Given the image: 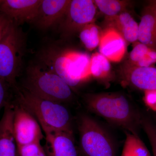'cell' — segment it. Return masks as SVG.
<instances>
[{"label":"cell","mask_w":156,"mask_h":156,"mask_svg":"<svg viewBox=\"0 0 156 156\" xmlns=\"http://www.w3.org/2000/svg\"><path fill=\"white\" fill-rule=\"evenodd\" d=\"M84 100L87 108L112 125L138 135L140 116L133 104L122 93L88 94Z\"/></svg>","instance_id":"1"},{"label":"cell","mask_w":156,"mask_h":156,"mask_svg":"<svg viewBox=\"0 0 156 156\" xmlns=\"http://www.w3.org/2000/svg\"><path fill=\"white\" fill-rule=\"evenodd\" d=\"M14 91L17 96L15 101L35 117L44 133H73L70 114L62 103L41 98L18 87Z\"/></svg>","instance_id":"2"},{"label":"cell","mask_w":156,"mask_h":156,"mask_svg":"<svg viewBox=\"0 0 156 156\" xmlns=\"http://www.w3.org/2000/svg\"><path fill=\"white\" fill-rule=\"evenodd\" d=\"M23 87L35 96L62 103L73 98L71 87L60 76L38 65L27 69Z\"/></svg>","instance_id":"3"},{"label":"cell","mask_w":156,"mask_h":156,"mask_svg":"<svg viewBox=\"0 0 156 156\" xmlns=\"http://www.w3.org/2000/svg\"><path fill=\"white\" fill-rule=\"evenodd\" d=\"M82 156H116V149L111 135L96 120L83 115L78 121Z\"/></svg>","instance_id":"4"},{"label":"cell","mask_w":156,"mask_h":156,"mask_svg":"<svg viewBox=\"0 0 156 156\" xmlns=\"http://www.w3.org/2000/svg\"><path fill=\"white\" fill-rule=\"evenodd\" d=\"M23 35L18 26L13 23L0 42V79L13 90L17 89V78L22 63Z\"/></svg>","instance_id":"5"},{"label":"cell","mask_w":156,"mask_h":156,"mask_svg":"<svg viewBox=\"0 0 156 156\" xmlns=\"http://www.w3.org/2000/svg\"><path fill=\"white\" fill-rule=\"evenodd\" d=\"M97 7L92 0H71L65 16L59 24L62 35L67 37L84 26L95 22Z\"/></svg>","instance_id":"6"},{"label":"cell","mask_w":156,"mask_h":156,"mask_svg":"<svg viewBox=\"0 0 156 156\" xmlns=\"http://www.w3.org/2000/svg\"><path fill=\"white\" fill-rule=\"evenodd\" d=\"M12 103L14 109L13 130L17 146L41 142L44 136L38 122L16 101Z\"/></svg>","instance_id":"7"},{"label":"cell","mask_w":156,"mask_h":156,"mask_svg":"<svg viewBox=\"0 0 156 156\" xmlns=\"http://www.w3.org/2000/svg\"><path fill=\"white\" fill-rule=\"evenodd\" d=\"M123 83L136 89L156 90V68L153 66L139 67L125 62L119 70Z\"/></svg>","instance_id":"8"},{"label":"cell","mask_w":156,"mask_h":156,"mask_svg":"<svg viewBox=\"0 0 156 156\" xmlns=\"http://www.w3.org/2000/svg\"><path fill=\"white\" fill-rule=\"evenodd\" d=\"M42 0H0V12L17 26L33 23Z\"/></svg>","instance_id":"9"},{"label":"cell","mask_w":156,"mask_h":156,"mask_svg":"<svg viewBox=\"0 0 156 156\" xmlns=\"http://www.w3.org/2000/svg\"><path fill=\"white\" fill-rule=\"evenodd\" d=\"M70 2L71 0H42L34 23L42 29L60 24Z\"/></svg>","instance_id":"10"},{"label":"cell","mask_w":156,"mask_h":156,"mask_svg":"<svg viewBox=\"0 0 156 156\" xmlns=\"http://www.w3.org/2000/svg\"><path fill=\"white\" fill-rule=\"evenodd\" d=\"M44 133L45 150L48 156H81L76 146L73 133L51 131Z\"/></svg>","instance_id":"11"},{"label":"cell","mask_w":156,"mask_h":156,"mask_svg":"<svg viewBox=\"0 0 156 156\" xmlns=\"http://www.w3.org/2000/svg\"><path fill=\"white\" fill-rule=\"evenodd\" d=\"M127 43L116 30L105 28L102 31L99 43V53L109 61L119 62L126 54Z\"/></svg>","instance_id":"12"},{"label":"cell","mask_w":156,"mask_h":156,"mask_svg":"<svg viewBox=\"0 0 156 156\" xmlns=\"http://www.w3.org/2000/svg\"><path fill=\"white\" fill-rule=\"evenodd\" d=\"M0 119V156H17V146L13 130L14 109L12 102L4 109Z\"/></svg>","instance_id":"13"},{"label":"cell","mask_w":156,"mask_h":156,"mask_svg":"<svg viewBox=\"0 0 156 156\" xmlns=\"http://www.w3.org/2000/svg\"><path fill=\"white\" fill-rule=\"evenodd\" d=\"M103 24L105 28L116 30L128 45L138 41V24L127 11L114 17H105Z\"/></svg>","instance_id":"14"},{"label":"cell","mask_w":156,"mask_h":156,"mask_svg":"<svg viewBox=\"0 0 156 156\" xmlns=\"http://www.w3.org/2000/svg\"><path fill=\"white\" fill-rule=\"evenodd\" d=\"M138 41L156 50V11L150 5L143 11L138 24Z\"/></svg>","instance_id":"15"},{"label":"cell","mask_w":156,"mask_h":156,"mask_svg":"<svg viewBox=\"0 0 156 156\" xmlns=\"http://www.w3.org/2000/svg\"><path fill=\"white\" fill-rule=\"evenodd\" d=\"M126 62L139 67L151 66L156 62V50L137 41L133 44V49Z\"/></svg>","instance_id":"16"},{"label":"cell","mask_w":156,"mask_h":156,"mask_svg":"<svg viewBox=\"0 0 156 156\" xmlns=\"http://www.w3.org/2000/svg\"><path fill=\"white\" fill-rule=\"evenodd\" d=\"M91 76L100 81H108L110 78L111 66L110 61L100 53H93L90 57Z\"/></svg>","instance_id":"17"},{"label":"cell","mask_w":156,"mask_h":156,"mask_svg":"<svg viewBox=\"0 0 156 156\" xmlns=\"http://www.w3.org/2000/svg\"><path fill=\"white\" fill-rule=\"evenodd\" d=\"M126 138L121 156H151L138 135L126 131Z\"/></svg>","instance_id":"18"},{"label":"cell","mask_w":156,"mask_h":156,"mask_svg":"<svg viewBox=\"0 0 156 156\" xmlns=\"http://www.w3.org/2000/svg\"><path fill=\"white\" fill-rule=\"evenodd\" d=\"M102 31L95 22L87 24L80 30V39L87 50L92 51L99 46Z\"/></svg>","instance_id":"19"},{"label":"cell","mask_w":156,"mask_h":156,"mask_svg":"<svg viewBox=\"0 0 156 156\" xmlns=\"http://www.w3.org/2000/svg\"><path fill=\"white\" fill-rule=\"evenodd\" d=\"M97 8L105 17H114L127 11L130 2L125 0H95Z\"/></svg>","instance_id":"20"},{"label":"cell","mask_w":156,"mask_h":156,"mask_svg":"<svg viewBox=\"0 0 156 156\" xmlns=\"http://www.w3.org/2000/svg\"><path fill=\"white\" fill-rule=\"evenodd\" d=\"M17 146V156H48L41 142Z\"/></svg>","instance_id":"21"},{"label":"cell","mask_w":156,"mask_h":156,"mask_svg":"<svg viewBox=\"0 0 156 156\" xmlns=\"http://www.w3.org/2000/svg\"><path fill=\"white\" fill-rule=\"evenodd\" d=\"M141 125L150 142L154 156H156V129L152 124L145 120H142Z\"/></svg>","instance_id":"22"},{"label":"cell","mask_w":156,"mask_h":156,"mask_svg":"<svg viewBox=\"0 0 156 156\" xmlns=\"http://www.w3.org/2000/svg\"><path fill=\"white\" fill-rule=\"evenodd\" d=\"M11 87L0 79V114L2 109L10 102V89Z\"/></svg>","instance_id":"23"},{"label":"cell","mask_w":156,"mask_h":156,"mask_svg":"<svg viewBox=\"0 0 156 156\" xmlns=\"http://www.w3.org/2000/svg\"><path fill=\"white\" fill-rule=\"evenodd\" d=\"M13 21L0 12V42L13 25Z\"/></svg>","instance_id":"24"},{"label":"cell","mask_w":156,"mask_h":156,"mask_svg":"<svg viewBox=\"0 0 156 156\" xmlns=\"http://www.w3.org/2000/svg\"><path fill=\"white\" fill-rule=\"evenodd\" d=\"M144 101L147 106L156 112V90L144 92Z\"/></svg>","instance_id":"25"},{"label":"cell","mask_w":156,"mask_h":156,"mask_svg":"<svg viewBox=\"0 0 156 156\" xmlns=\"http://www.w3.org/2000/svg\"><path fill=\"white\" fill-rule=\"evenodd\" d=\"M149 5L152 6L156 11V0L155 1H151L149 2Z\"/></svg>","instance_id":"26"},{"label":"cell","mask_w":156,"mask_h":156,"mask_svg":"<svg viewBox=\"0 0 156 156\" xmlns=\"http://www.w3.org/2000/svg\"></svg>","instance_id":"27"},{"label":"cell","mask_w":156,"mask_h":156,"mask_svg":"<svg viewBox=\"0 0 156 156\" xmlns=\"http://www.w3.org/2000/svg\"></svg>","instance_id":"28"}]
</instances>
